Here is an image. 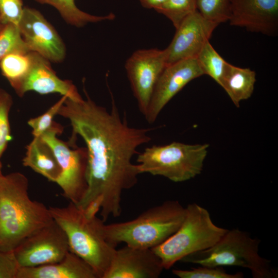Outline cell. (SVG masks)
Segmentation results:
<instances>
[{"label": "cell", "mask_w": 278, "mask_h": 278, "mask_svg": "<svg viewBox=\"0 0 278 278\" xmlns=\"http://www.w3.org/2000/svg\"><path fill=\"white\" fill-rule=\"evenodd\" d=\"M32 64L16 93L22 97L28 91L45 95L58 93L74 101L83 99L71 80L60 78L52 68L48 60L31 51Z\"/></svg>", "instance_id": "cell-16"}, {"label": "cell", "mask_w": 278, "mask_h": 278, "mask_svg": "<svg viewBox=\"0 0 278 278\" xmlns=\"http://www.w3.org/2000/svg\"><path fill=\"white\" fill-rule=\"evenodd\" d=\"M62 131V126L55 122L40 137L51 148L61 168L56 183L61 188L62 196L77 205L87 189L88 151L86 147L72 148L60 140L57 135Z\"/></svg>", "instance_id": "cell-8"}, {"label": "cell", "mask_w": 278, "mask_h": 278, "mask_svg": "<svg viewBox=\"0 0 278 278\" xmlns=\"http://www.w3.org/2000/svg\"><path fill=\"white\" fill-rule=\"evenodd\" d=\"M167 65L165 49H138L127 59L125 67L139 111L145 116L156 83Z\"/></svg>", "instance_id": "cell-10"}, {"label": "cell", "mask_w": 278, "mask_h": 278, "mask_svg": "<svg viewBox=\"0 0 278 278\" xmlns=\"http://www.w3.org/2000/svg\"><path fill=\"white\" fill-rule=\"evenodd\" d=\"M256 73L250 68H242L227 62L220 86L236 107L252 95Z\"/></svg>", "instance_id": "cell-19"}, {"label": "cell", "mask_w": 278, "mask_h": 278, "mask_svg": "<svg viewBox=\"0 0 278 278\" xmlns=\"http://www.w3.org/2000/svg\"><path fill=\"white\" fill-rule=\"evenodd\" d=\"M168 18L176 29L182 22L197 10V0H166L154 9Z\"/></svg>", "instance_id": "cell-23"}, {"label": "cell", "mask_w": 278, "mask_h": 278, "mask_svg": "<svg viewBox=\"0 0 278 278\" xmlns=\"http://www.w3.org/2000/svg\"><path fill=\"white\" fill-rule=\"evenodd\" d=\"M24 8L22 0H0V16L3 23L18 26Z\"/></svg>", "instance_id": "cell-29"}, {"label": "cell", "mask_w": 278, "mask_h": 278, "mask_svg": "<svg viewBox=\"0 0 278 278\" xmlns=\"http://www.w3.org/2000/svg\"><path fill=\"white\" fill-rule=\"evenodd\" d=\"M228 229L216 225L208 211L193 203L185 207L179 229L164 242L152 248L165 269L193 253L207 249L217 243Z\"/></svg>", "instance_id": "cell-6"}, {"label": "cell", "mask_w": 278, "mask_h": 278, "mask_svg": "<svg viewBox=\"0 0 278 278\" xmlns=\"http://www.w3.org/2000/svg\"><path fill=\"white\" fill-rule=\"evenodd\" d=\"M42 4H48L56 8L63 19L68 24L82 27L91 23L113 20L115 15L110 13L97 16L86 13L77 7L75 0H34Z\"/></svg>", "instance_id": "cell-20"}, {"label": "cell", "mask_w": 278, "mask_h": 278, "mask_svg": "<svg viewBox=\"0 0 278 278\" xmlns=\"http://www.w3.org/2000/svg\"><path fill=\"white\" fill-rule=\"evenodd\" d=\"M53 219L66 235L70 251L76 254L103 278L116 251L106 239L104 222L96 216L89 217L73 202L64 207L49 206Z\"/></svg>", "instance_id": "cell-3"}, {"label": "cell", "mask_w": 278, "mask_h": 278, "mask_svg": "<svg viewBox=\"0 0 278 278\" xmlns=\"http://www.w3.org/2000/svg\"><path fill=\"white\" fill-rule=\"evenodd\" d=\"M5 25H5L3 23V21H2V19H1V18L0 16V33L2 31V30H3V29H4Z\"/></svg>", "instance_id": "cell-32"}, {"label": "cell", "mask_w": 278, "mask_h": 278, "mask_svg": "<svg viewBox=\"0 0 278 278\" xmlns=\"http://www.w3.org/2000/svg\"><path fill=\"white\" fill-rule=\"evenodd\" d=\"M172 273L180 278H242L241 272L228 273L222 267L201 266L190 270L173 269Z\"/></svg>", "instance_id": "cell-27"}, {"label": "cell", "mask_w": 278, "mask_h": 278, "mask_svg": "<svg viewBox=\"0 0 278 278\" xmlns=\"http://www.w3.org/2000/svg\"><path fill=\"white\" fill-rule=\"evenodd\" d=\"M2 164L0 161V175L2 174Z\"/></svg>", "instance_id": "cell-33"}, {"label": "cell", "mask_w": 278, "mask_h": 278, "mask_svg": "<svg viewBox=\"0 0 278 278\" xmlns=\"http://www.w3.org/2000/svg\"><path fill=\"white\" fill-rule=\"evenodd\" d=\"M163 269L152 249L126 245L116 249L103 278H158Z\"/></svg>", "instance_id": "cell-14"}, {"label": "cell", "mask_w": 278, "mask_h": 278, "mask_svg": "<svg viewBox=\"0 0 278 278\" xmlns=\"http://www.w3.org/2000/svg\"><path fill=\"white\" fill-rule=\"evenodd\" d=\"M218 25L205 19L197 10L189 15L176 29L172 41L165 49L167 65L196 58Z\"/></svg>", "instance_id": "cell-13"}, {"label": "cell", "mask_w": 278, "mask_h": 278, "mask_svg": "<svg viewBox=\"0 0 278 278\" xmlns=\"http://www.w3.org/2000/svg\"><path fill=\"white\" fill-rule=\"evenodd\" d=\"M260 240L246 231L228 230L212 247L193 253L181 261L200 266H238L248 269L254 278H275L277 271L258 253Z\"/></svg>", "instance_id": "cell-5"}, {"label": "cell", "mask_w": 278, "mask_h": 278, "mask_svg": "<svg viewBox=\"0 0 278 278\" xmlns=\"http://www.w3.org/2000/svg\"><path fill=\"white\" fill-rule=\"evenodd\" d=\"M166 0H139L142 6L146 9H153L162 5Z\"/></svg>", "instance_id": "cell-31"}, {"label": "cell", "mask_w": 278, "mask_h": 278, "mask_svg": "<svg viewBox=\"0 0 278 278\" xmlns=\"http://www.w3.org/2000/svg\"><path fill=\"white\" fill-rule=\"evenodd\" d=\"M20 268L13 251H0V278H17Z\"/></svg>", "instance_id": "cell-30"}, {"label": "cell", "mask_w": 278, "mask_h": 278, "mask_svg": "<svg viewBox=\"0 0 278 278\" xmlns=\"http://www.w3.org/2000/svg\"><path fill=\"white\" fill-rule=\"evenodd\" d=\"M29 51L18 27L12 24H6L0 33V60L12 53Z\"/></svg>", "instance_id": "cell-25"}, {"label": "cell", "mask_w": 278, "mask_h": 278, "mask_svg": "<svg viewBox=\"0 0 278 278\" xmlns=\"http://www.w3.org/2000/svg\"><path fill=\"white\" fill-rule=\"evenodd\" d=\"M197 10L206 20L219 25L229 21L230 0H197Z\"/></svg>", "instance_id": "cell-24"}, {"label": "cell", "mask_w": 278, "mask_h": 278, "mask_svg": "<svg viewBox=\"0 0 278 278\" xmlns=\"http://www.w3.org/2000/svg\"><path fill=\"white\" fill-rule=\"evenodd\" d=\"M20 267L57 263L70 251L68 239L53 220L24 239L13 251Z\"/></svg>", "instance_id": "cell-9"}, {"label": "cell", "mask_w": 278, "mask_h": 278, "mask_svg": "<svg viewBox=\"0 0 278 278\" xmlns=\"http://www.w3.org/2000/svg\"><path fill=\"white\" fill-rule=\"evenodd\" d=\"M23 165L48 181L55 182L61 173L57 160L49 145L40 137H33L27 146Z\"/></svg>", "instance_id": "cell-18"}, {"label": "cell", "mask_w": 278, "mask_h": 278, "mask_svg": "<svg viewBox=\"0 0 278 278\" xmlns=\"http://www.w3.org/2000/svg\"><path fill=\"white\" fill-rule=\"evenodd\" d=\"M17 278H98L86 262L69 251L60 261L33 267H20Z\"/></svg>", "instance_id": "cell-17"}, {"label": "cell", "mask_w": 278, "mask_h": 278, "mask_svg": "<svg viewBox=\"0 0 278 278\" xmlns=\"http://www.w3.org/2000/svg\"><path fill=\"white\" fill-rule=\"evenodd\" d=\"M27 178L20 172L0 175V251H11L54 219L49 207L32 200Z\"/></svg>", "instance_id": "cell-2"}, {"label": "cell", "mask_w": 278, "mask_h": 278, "mask_svg": "<svg viewBox=\"0 0 278 278\" xmlns=\"http://www.w3.org/2000/svg\"><path fill=\"white\" fill-rule=\"evenodd\" d=\"M203 75L196 58L167 65L156 83L144 116L147 121L153 124L176 95L191 81Z\"/></svg>", "instance_id": "cell-12"}, {"label": "cell", "mask_w": 278, "mask_h": 278, "mask_svg": "<svg viewBox=\"0 0 278 278\" xmlns=\"http://www.w3.org/2000/svg\"><path fill=\"white\" fill-rule=\"evenodd\" d=\"M18 28L30 51L50 62L60 63L66 56L65 45L53 25L36 9L24 7Z\"/></svg>", "instance_id": "cell-11"}, {"label": "cell", "mask_w": 278, "mask_h": 278, "mask_svg": "<svg viewBox=\"0 0 278 278\" xmlns=\"http://www.w3.org/2000/svg\"><path fill=\"white\" fill-rule=\"evenodd\" d=\"M12 105V96L0 89V159L11 140L9 115Z\"/></svg>", "instance_id": "cell-26"}, {"label": "cell", "mask_w": 278, "mask_h": 278, "mask_svg": "<svg viewBox=\"0 0 278 278\" xmlns=\"http://www.w3.org/2000/svg\"><path fill=\"white\" fill-rule=\"evenodd\" d=\"M232 26L267 36L278 31V0H230Z\"/></svg>", "instance_id": "cell-15"}, {"label": "cell", "mask_w": 278, "mask_h": 278, "mask_svg": "<svg viewBox=\"0 0 278 278\" xmlns=\"http://www.w3.org/2000/svg\"><path fill=\"white\" fill-rule=\"evenodd\" d=\"M209 145L188 144L173 142L153 145L137 154L140 173L164 177L174 182L189 180L200 174Z\"/></svg>", "instance_id": "cell-7"}, {"label": "cell", "mask_w": 278, "mask_h": 278, "mask_svg": "<svg viewBox=\"0 0 278 278\" xmlns=\"http://www.w3.org/2000/svg\"><path fill=\"white\" fill-rule=\"evenodd\" d=\"M32 64L31 51L10 53L0 60V70L17 93Z\"/></svg>", "instance_id": "cell-21"}, {"label": "cell", "mask_w": 278, "mask_h": 278, "mask_svg": "<svg viewBox=\"0 0 278 278\" xmlns=\"http://www.w3.org/2000/svg\"><path fill=\"white\" fill-rule=\"evenodd\" d=\"M185 207L177 200H168L152 207L135 218L125 222L103 224L106 240L115 247L120 243L152 249L164 242L181 225Z\"/></svg>", "instance_id": "cell-4"}, {"label": "cell", "mask_w": 278, "mask_h": 278, "mask_svg": "<svg viewBox=\"0 0 278 278\" xmlns=\"http://www.w3.org/2000/svg\"><path fill=\"white\" fill-rule=\"evenodd\" d=\"M66 96H63L57 102L49 108L45 113L37 117L31 118L27 121L32 128L33 137H40L43 133L52 127L55 123L54 117L63 104Z\"/></svg>", "instance_id": "cell-28"}, {"label": "cell", "mask_w": 278, "mask_h": 278, "mask_svg": "<svg viewBox=\"0 0 278 278\" xmlns=\"http://www.w3.org/2000/svg\"><path fill=\"white\" fill-rule=\"evenodd\" d=\"M204 75L211 77L219 85L224 73L227 62L207 41L196 57Z\"/></svg>", "instance_id": "cell-22"}, {"label": "cell", "mask_w": 278, "mask_h": 278, "mask_svg": "<svg viewBox=\"0 0 278 278\" xmlns=\"http://www.w3.org/2000/svg\"><path fill=\"white\" fill-rule=\"evenodd\" d=\"M111 110L97 105L83 88L86 99L66 97L58 115L69 120L72 137L80 135L88 151L87 189L77 204L93 213H99L105 222L122 212L123 192L134 187L140 174L133 157L138 148L152 140L151 128L131 127L121 116L113 95Z\"/></svg>", "instance_id": "cell-1"}]
</instances>
